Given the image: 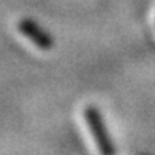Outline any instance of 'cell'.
I'll return each mask as SVG.
<instances>
[{
    "label": "cell",
    "instance_id": "6da1fadb",
    "mask_svg": "<svg viewBox=\"0 0 155 155\" xmlns=\"http://www.w3.org/2000/svg\"><path fill=\"white\" fill-rule=\"evenodd\" d=\"M82 119H84L89 136L92 139V144L97 149V152L100 155H114L111 139L108 136V131L104 128V124L101 120L100 114H98L97 108L92 106V104H87L82 111Z\"/></svg>",
    "mask_w": 155,
    "mask_h": 155
},
{
    "label": "cell",
    "instance_id": "7a4b0ae2",
    "mask_svg": "<svg viewBox=\"0 0 155 155\" xmlns=\"http://www.w3.org/2000/svg\"><path fill=\"white\" fill-rule=\"evenodd\" d=\"M18 32L25 41H29L35 49L41 52H48L54 48V40L51 35L32 19H21L18 22Z\"/></svg>",
    "mask_w": 155,
    "mask_h": 155
}]
</instances>
